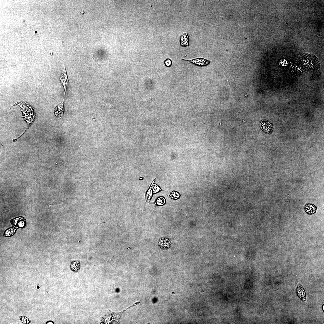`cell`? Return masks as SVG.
Instances as JSON below:
<instances>
[{
	"mask_svg": "<svg viewBox=\"0 0 324 324\" xmlns=\"http://www.w3.org/2000/svg\"><path fill=\"white\" fill-rule=\"evenodd\" d=\"M16 105H18L21 108L23 117L27 122L29 128L32 125L35 118V114L33 108L26 103L20 102Z\"/></svg>",
	"mask_w": 324,
	"mask_h": 324,
	"instance_id": "obj_1",
	"label": "cell"
},
{
	"mask_svg": "<svg viewBox=\"0 0 324 324\" xmlns=\"http://www.w3.org/2000/svg\"><path fill=\"white\" fill-rule=\"evenodd\" d=\"M300 60L303 65L305 66L313 68L318 67L319 63L315 56L310 54H303L300 56Z\"/></svg>",
	"mask_w": 324,
	"mask_h": 324,
	"instance_id": "obj_2",
	"label": "cell"
},
{
	"mask_svg": "<svg viewBox=\"0 0 324 324\" xmlns=\"http://www.w3.org/2000/svg\"><path fill=\"white\" fill-rule=\"evenodd\" d=\"M124 311L121 313H115L110 311L102 318V321L104 323H118L120 318Z\"/></svg>",
	"mask_w": 324,
	"mask_h": 324,
	"instance_id": "obj_3",
	"label": "cell"
},
{
	"mask_svg": "<svg viewBox=\"0 0 324 324\" xmlns=\"http://www.w3.org/2000/svg\"><path fill=\"white\" fill-rule=\"evenodd\" d=\"M259 126L260 129L266 134H270L273 132V127L272 124L266 120L260 121Z\"/></svg>",
	"mask_w": 324,
	"mask_h": 324,
	"instance_id": "obj_4",
	"label": "cell"
},
{
	"mask_svg": "<svg viewBox=\"0 0 324 324\" xmlns=\"http://www.w3.org/2000/svg\"><path fill=\"white\" fill-rule=\"evenodd\" d=\"M182 60L189 61L194 65L199 66H208L210 64V61L203 58H196L191 60L181 58Z\"/></svg>",
	"mask_w": 324,
	"mask_h": 324,
	"instance_id": "obj_5",
	"label": "cell"
},
{
	"mask_svg": "<svg viewBox=\"0 0 324 324\" xmlns=\"http://www.w3.org/2000/svg\"><path fill=\"white\" fill-rule=\"evenodd\" d=\"M61 81L63 84L65 89V94L67 88L69 86V82L66 71L65 65L64 64L63 69L60 77Z\"/></svg>",
	"mask_w": 324,
	"mask_h": 324,
	"instance_id": "obj_6",
	"label": "cell"
},
{
	"mask_svg": "<svg viewBox=\"0 0 324 324\" xmlns=\"http://www.w3.org/2000/svg\"><path fill=\"white\" fill-rule=\"evenodd\" d=\"M304 210L307 214L312 215L316 213L317 207L313 204H306L304 206Z\"/></svg>",
	"mask_w": 324,
	"mask_h": 324,
	"instance_id": "obj_7",
	"label": "cell"
},
{
	"mask_svg": "<svg viewBox=\"0 0 324 324\" xmlns=\"http://www.w3.org/2000/svg\"><path fill=\"white\" fill-rule=\"evenodd\" d=\"M180 40L181 46L185 47H188L189 46L190 39L187 33H185L181 34L180 36Z\"/></svg>",
	"mask_w": 324,
	"mask_h": 324,
	"instance_id": "obj_8",
	"label": "cell"
},
{
	"mask_svg": "<svg viewBox=\"0 0 324 324\" xmlns=\"http://www.w3.org/2000/svg\"><path fill=\"white\" fill-rule=\"evenodd\" d=\"M64 114V101L56 107L55 109V115L57 117H63Z\"/></svg>",
	"mask_w": 324,
	"mask_h": 324,
	"instance_id": "obj_9",
	"label": "cell"
},
{
	"mask_svg": "<svg viewBox=\"0 0 324 324\" xmlns=\"http://www.w3.org/2000/svg\"><path fill=\"white\" fill-rule=\"evenodd\" d=\"M158 245L162 248L167 249L170 247L171 245V242L168 238H164L160 240Z\"/></svg>",
	"mask_w": 324,
	"mask_h": 324,
	"instance_id": "obj_10",
	"label": "cell"
},
{
	"mask_svg": "<svg viewBox=\"0 0 324 324\" xmlns=\"http://www.w3.org/2000/svg\"><path fill=\"white\" fill-rule=\"evenodd\" d=\"M13 224L16 226L23 227L25 225L26 220L24 218L22 217H18L12 220Z\"/></svg>",
	"mask_w": 324,
	"mask_h": 324,
	"instance_id": "obj_11",
	"label": "cell"
},
{
	"mask_svg": "<svg viewBox=\"0 0 324 324\" xmlns=\"http://www.w3.org/2000/svg\"><path fill=\"white\" fill-rule=\"evenodd\" d=\"M71 268L74 272H78L80 269V263L78 261H73L71 265Z\"/></svg>",
	"mask_w": 324,
	"mask_h": 324,
	"instance_id": "obj_12",
	"label": "cell"
},
{
	"mask_svg": "<svg viewBox=\"0 0 324 324\" xmlns=\"http://www.w3.org/2000/svg\"><path fill=\"white\" fill-rule=\"evenodd\" d=\"M153 195V192L152 190V185H151L150 188L148 189L147 192L146 194V202H149L150 201Z\"/></svg>",
	"mask_w": 324,
	"mask_h": 324,
	"instance_id": "obj_13",
	"label": "cell"
},
{
	"mask_svg": "<svg viewBox=\"0 0 324 324\" xmlns=\"http://www.w3.org/2000/svg\"><path fill=\"white\" fill-rule=\"evenodd\" d=\"M155 181V180L153 181L152 184V188L153 190V193L154 194L157 193L161 191V189L156 184H154V183Z\"/></svg>",
	"mask_w": 324,
	"mask_h": 324,
	"instance_id": "obj_14",
	"label": "cell"
},
{
	"mask_svg": "<svg viewBox=\"0 0 324 324\" xmlns=\"http://www.w3.org/2000/svg\"><path fill=\"white\" fill-rule=\"evenodd\" d=\"M166 202V199L165 198L161 197L158 198L157 199L156 203L158 206H162L164 205L165 204Z\"/></svg>",
	"mask_w": 324,
	"mask_h": 324,
	"instance_id": "obj_15",
	"label": "cell"
},
{
	"mask_svg": "<svg viewBox=\"0 0 324 324\" xmlns=\"http://www.w3.org/2000/svg\"><path fill=\"white\" fill-rule=\"evenodd\" d=\"M170 195L172 199H175L178 198L180 196V195L178 193L175 192H171Z\"/></svg>",
	"mask_w": 324,
	"mask_h": 324,
	"instance_id": "obj_16",
	"label": "cell"
},
{
	"mask_svg": "<svg viewBox=\"0 0 324 324\" xmlns=\"http://www.w3.org/2000/svg\"><path fill=\"white\" fill-rule=\"evenodd\" d=\"M165 65L168 67H171L172 65V62L170 59H167L165 61Z\"/></svg>",
	"mask_w": 324,
	"mask_h": 324,
	"instance_id": "obj_17",
	"label": "cell"
},
{
	"mask_svg": "<svg viewBox=\"0 0 324 324\" xmlns=\"http://www.w3.org/2000/svg\"><path fill=\"white\" fill-rule=\"evenodd\" d=\"M13 228H11L8 229L6 231L5 234L6 236L11 235L13 234L15 232V231Z\"/></svg>",
	"mask_w": 324,
	"mask_h": 324,
	"instance_id": "obj_18",
	"label": "cell"
},
{
	"mask_svg": "<svg viewBox=\"0 0 324 324\" xmlns=\"http://www.w3.org/2000/svg\"><path fill=\"white\" fill-rule=\"evenodd\" d=\"M143 178H141V179H140V180L141 179H142Z\"/></svg>",
	"mask_w": 324,
	"mask_h": 324,
	"instance_id": "obj_19",
	"label": "cell"
}]
</instances>
